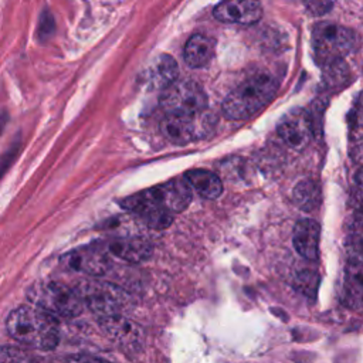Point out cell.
<instances>
[{
	"mask_svg": "<svg viewBox=\"0 0 363 363\" xmlns=\"http://www.w3.org/2000/svg\"><path fill=\"white\" fill-rule=\"evenodd\" d=\"M9 335L28 347L50 350L58 343V323L55 316L38 306H18L6 320Z\"/></svg>",
	"mask_w": 363,
	"mask_h": 363,
	"instance_id": "cell-1",
	"label": "cell"
},
{
	"mask_svg": "<svg viewBox=\"0 0 363 363\" xmlns=\"http://www.w3.org/2000/svg\"><path fill=\"white\" fill-rule=\"evenodd\" d=\"M277 82L268 74H257L234 88L223 102V112L230 119H247L262 109L275 95Z\"/></svg>",
	"mask_w": 363,
	"mask_h": 363,
	"instance_id": "cell-2",
	"label": "cell"
},
{
	"mask_svg": "<svg viewBox=\"0 0 363 363\" xmlns=\"http://www.w3.org/2000/svg\"><path fill=\"white\" fill-rule=\"evenodd\" d=\"M28 301L55 318H74L84 309V302L75 288L47 281L33 285L27 292Z\"/></svg>",
	"mask_w": 363,
	"mask_h": 363,
	"instance_id": "cell-3",
	"label": "cell"
},
{
	"mask_svg": "<svg viewBox=\"0 0 363 363\" xmlns=\"http://www.w3.org/2000/svg\"><path fill=\"white\" fill-rule=\"evenodd\" d=\"M359 35L343 26L335 23H319L312 31V45L316 58L323 64L340 61L359 47Z\"/></svg>",
	"mask_w": 363,
	"mask_h": 363,
	"instance_id": "cell-4",
	"label": "cell"
},
{
	"mask_svg": "<svg viewBox=\"0 0 363 363\" xmlns=\"http://www.w3.org/2000/svg\"><path fill=\"white\" fill-rule=\"evenodd\" d=\"M160 105L166 113L197 115L207 108V96L193 81H176L162 92Z\"/></svg>",
	"mask_w": 363,
	"mask_h": 363,
	"instance_id": "cell-5",
	"label": "cell"
},
{
	"mask_svg": "<svg viewBox=\"0 0 363 363\" xmlns=\"http://www.w3.org/2000/svg\"><path fill=\"white\" fill-rule=\"evenodd\" d=\"M75 289L84 305L92 309L99 318L121 313L126 302L125 292L109 282L84 281Z\"/></svg>",
	"mask_w": 363,
	"mask_h": 363,
	"instance_id": "cell-6",
	"label": "cell"
},
{
	"mask_svg": "<svg viewBox=\"0 0 363 363\" xmlns=\"http://www.w3.org/2000/svg\"><path fill=\"white\" fill-rule=\"evenodd\" d=\"M125 208L136 213L152 228H166L172 224L173 213L162 206L155 189H149L126 197L121 203Z\"/></svg>",
	"mask_w": 363,
	"mask_h": 363,
	"instance_id": "cell-7",
	"label": "cell"
},
{
	"mask_svg": "<svg viewBox=\"0 0 363 363\" xmlns=\"http://www.w3.org/2000/svg\"><path fill=\"white\" fill-rule=\"evenodd\" d=\"M99 325L108 337L128 352H139L145 343V335L140 326L122 313L104 316L99 319Z\"/></svg>",
	"mask_w": 363,
	"mask_h": 363,
	"instance_id": "cell-8",
	"label": "cell"
},
{
	"mask_svg": "<svg viewBox=\"0 0 363 363\" xmlns=\"http://www.w3.org/2000/svg\"><path fill=\"white\" fill-rule=\"evenodd\" d=\"M61 264L77 272L102 275L109 268V254L104 247H84L69 251L61 257Z\"/></svg>",
	"mask_w": 363,
	"mask_h": 363,
	"instance_id": "cell-9",
	"label": "cell"
},
{
	"mask_svg": "<svg viewBox=\"0 0 363 363\" xmlns=\"http://www.w3.org/2000/svg\"><path fill=\"white\" fill-rule=\"evenodd\" d=\"M278 135L292 149L302 150L312 139V121L303 109L285 115L278 125Z\"/></svg>",
	"mask_w": 363,
	"mask_h": 363,
	"instance_id": "cell-10",
	"label": "cell"
},
{
	"mask_svg": "<svg viewBox=\"0 0 363 363\" xmlns=\"http://www.w3.org/2000/svg\"><path fill=\"white\" fill-rule=\"evenodd\" d=\"M261 16L259 0H223L214 9V17L223 23L254 24Z\"/></svg>",
	"mask_w": 363,
	"mask_h": 363,
	"instance_id": "cell-11",
	"label": "cell"
},
{
	"mask_svg": "<svg viewBox=\"0 0 363 363\" xmlns=\"http://www.w3.org/2000/svg\"><path fill=\"white\" fill-rule=\"evenodd\" d=\"M197 115L166 113V116L160 122L162 135L167 140L177 145H184L191 142L199 136V132H200L196 121Z\"/></svg>",
	"mask_w": 363,
	"mask_h": 363,
	"instance_id": "cell-12",
	"label": "cell"
},
{
	"mask_svg": "<svg viewBox=\"0 0 363 363\" xmlns=\"http://www.w3.org/2000/svg\"><path fill=\"white\" fill-rule=\"evenodd\" d=\"M153 189L162 206L170 213L183 211L191 200V186L186 176L172 179Z\"/></svg>",
	"mask_w": 363,
	"mask_h": 363,
	"instance_id": "cell-13",
	"label": "cell"
},
{
	"mask_svg": "<svg viewBox=\"0 0 363 363\" xmlns=\"http://www.w3.org/2000/svg\"><path fill=\"white\" fill-rule=\"evenodd\" d=\"M104 250L123 261L128 262H140L147 259L152 252V244L140 237H125V238H113L105 242Z\"/></svg>",
	"mask_w": 363,
	"mask_h": 363,
	"instance_id": "cell-14",
	"label": "cell"
},
{
	"mask_svg": "<svg viewBox=\"0 0 363 363\" xmlns=\"http://www.w3.org/2000/svg\"><path fill=\"white\" fill-rule=\"evenodd\" d=\"M319 224L311 218L299 220L294 228V247L298 254L309 261L318 258Z\"/></svg>",
	"mask_w": 363,
	"mask_h": 363,
	"instance_id": "cell-15",
	"label": "cell"
},
{
	"mask_svg": "<svg viewBox=\"0 0 363 363\" xmlns=\"http://www.w3.org/2000/svg\"><path fill=\"white\" fill-rule=\"evenodd\" d=\"M214 41L203 34L191 35L184 45V61L193 68H201L207 65L214 55Z\"/></svg>",
	"mask_w": 363,
	"mask_h": 363,
	"instance_id": "cell-16",
	"label": "cell"
},
{
	"mask_svg": "<svg viewBox=\"0 0 363 363\" xmlns=\"http://www.w3.org/2000/svg\"><path fill=\"white\" fill-rule=\"evenodd\" d=\"M179 67L173 57L160 55L155 60L147 72V82L153 88H162L163 91L177 81Z\"/></svg>",
	"mask_w": 363,
	"mask_h": 363,
	"instance_id": "cell-17",
	"label": "cell"
},
{
	"mask_svg": "<svg viewBox=\"0 0 363 363\" xmlns=\"http://www.w3.org/2000/svg\"><path fill=\"white\" fill-rule=\"evenodd\" d=\"M186 179L189 180L191 189L196 190L197 194L204 199H217L223 191V183L220 177L210 170H191L186 174Z\"/></svg>",
	"mask_w": 363,
	"mask_h": 363,
	"instance_id": "cell-18",
	"label": "cell"
},
{
	"mask_svg": "<svg viewBox=\"0 0 363 363\" xmlns=\"http://www.w3.org/2000/svg\"><path fill=\"white\" fill-rule=\"evenodd\" d=\"M294 201L303 211H312L320 204V189L313 180H302L294 189Z\"/></svg>",
	"mask_w": 363,
	"mask_h": 363,
	"instance_id": "cell-19",
	"label": "cell"
},
{
	"mask_svg": "<svg viewBox=\"0 0 363 363\" xmlns=\"http://www.w3.org/2000/svg\"><path fill=\"white\" fill-rule=\"evenodd\" d=\"M345 291L352 303L363 302V267L349 262L345 272Z\"/></svg>",
	"mask_w": 363,
	"mask_h": 363,
	"instance_id": "cell-20",
	"label": "cell"
},
{
	"mask_svg": "<svg viewBox=\"0 0 363 363\" xmlns=\"http://www.w3.org/2000/svg\"><path fill=\"white\" fill-rule=\"evenodd\" d=\"M346 254L349 262L363 267V231L354 233L347 238Z\"/></svg>",
	"mask_w": 363,
	"mask_h": 363,
	"instance_id": "cell-21",
	"label": "cell"
},
{
	"mask_svg": "<svg viewBox=\"0 0 363 363\" xmlns=\"http://www.w3.org/2000/svg\"><path fill=\"white\" fill-rule=\"evenodd\" d=\"M0 363H37V360L18 347L4 346L0 352Z\"/></svg>",
	"mask_w": 363,
	"mask_h": 363,
	"instance_id": "cell-22",
	"label": "cell"
},
{
	"mask_svg": "<svg viewBox=\"0 0 363 363\" xmlns=\"http://www.w3.org/2000/svg\"><path fill=\"white\" fill-rule=\"evenodd\" d=\"M306 10L315 16H323L332 9L330 0H302Z\"/></svg>",
	"mask_w": 363,
	"mask_h": 363,
	"instance_id": "cell-23",
	"label": "cell"
},
{
	"mask_svg": "<svg viewBox=\"0 0 363 363\" xmlns=\"http://www.w3.org/2000/svg\"><path fill=\"white\" fill-rule=\"evenodd\" d=\"M353 218L360 227H363V193L359 190L353 200Z\"/></svg>",
	"mask_w": 363,
	"mask_h": 363,
	"instance_id": "cell-24",
	"label": "cell"
},
{
	"mask_svg": "<svg viewBox=\"0 0 363 363\" xmlns=\"http://www.w3.org/2000/svg\"><path fill=\"white\" fill-rule=\"evenodd\" d=\"M356 183H357L359 191L363 193V167H360L359 172H357V174H356Z\"/></svg>",
	"mask_w": 363,
	"mask_h": 363,
	"instance_id": "cell-25",
	"label": "cell"
}]
</instances>
